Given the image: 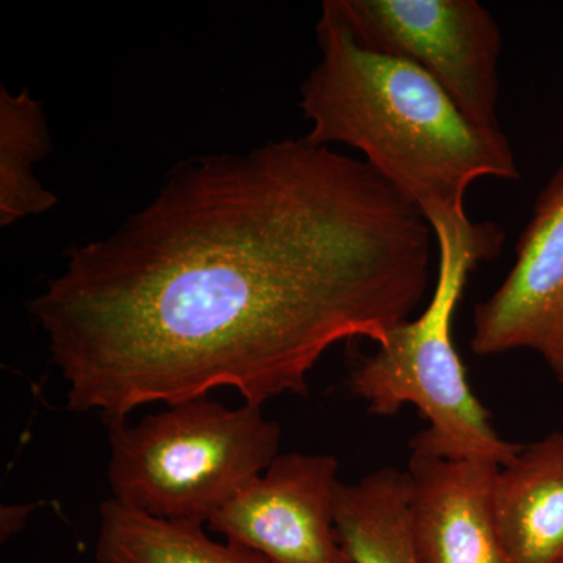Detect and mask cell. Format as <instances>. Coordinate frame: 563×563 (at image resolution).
I'll use <instances>...</instances> for the list:
<instances>
[{
    "instance_id": "obj_6",
    "label": "cell",
    "mask_w": 563,
    "mask_h": 563,
    "mask_svg": "<svg viewBox=\"0 0 563 563\" xmlns=\"http://www.w3.org/2000/svg\"><path fill=\"white\" fill-rule=\"evenodd\" d=\"M340 485L332 455L279 454L207 525L268 563H354L336 528Z\"/></svg>"
},
{
    "instance_id": "obj_1",
    "label": "cell",
    "mask_w": 563,
    "mask_h": 563,
    "mask_svg": "<svg viewBox=\"0 0 563 563\" xmlns=\"http://www.w3.org/2000/svg\"><path fill=\"white\" fill-rule=\"evenodd\" d=\"M433 257L431 224L368 163L284 139L181 163L29 310L70 410L113 424L218 388L262 407L306 391L336 343H387Z\"/></svg>"
},
{
    "instance_id": "obj_12",
    "label": "cell",
    "mask_w": 563,
    "mask_h": 563,
    "mask_svg": "<svg viewBox=\"0 0 563 563\" xmlns=\"http://www.w3.org/2000/svg\"><path fill=\"white\" fill-rule=\"evenodd\" d=\"M51 151V135L43 106L27 91L0 88V224L54 209L58 199L35 174Z\"/></svg>"
},
{
    "instance_id": "obj_7",
    "label": "cell",
    "mask_w": 563,
    "mask_h": 563,
    "mask_svg": "<svg viewBox=\"0 0 563 563\" xmlns=\"http://www.w3.org/2000/svg\"><path fill=\"white\" fill-rule=\"evenodd\" d=\"M472 350L537 351L563 384V165L537 196L512 269L474 310Z\"/></svg>"
},
{
    "instance_id": "obj_3",
    "label": "cell",
    "mask_w": 563,
    "mask_h": 563,
    "mask_svg": "<svg viewBox=\"0 0 563 563\" xmlns=\"http://www.w3.org/2000/svg\"><path fill=\"white\" fill-rule=\"evenodd\" d=\"M114 501L163 520L206 525L279 455L282 431L262 407L207 398L139 422L109 424Z\"/></svg>"
},
{
    "instance_id": "obj_9",
    "label": "cell",
    "mask_w": 563,
    "mask_h": 563,
    "mask_svg": "<svg viewBox=\"0 0 563 563\" xmlns=\"http://www.w3.org/2000/svg\"><path fill=\"white\" fill-rule=\"evenodd\" d=\"M495 512L510 563H562L563 432L521 448L499 468Z\"/></svg>"
},
{
    "instance_id": "obj_5",
    "label": "cell",
    "mask_w": 563,
    "mask_h": 563,
    "mask_svg": "<svg viewBox=\"0 0 563 563\" xmlns=\"http://www.w3.org/2000/svg\"><path fill=\"white\" fill-rule=\"evenodd\" d=\"M366 49L420 66L476 128L499 125L503 35L476 0H325Z\"/></svg>"
},
{
    "instance_id": "obj_8",
    "label": "cell",
    "mask_w": 563,
    "mask_h": 563,
    "mask_svg": "<svg viewBox=\"0 0 563 563\" xmlns=\"http://www.w3.org/2000/svg\"><path fill=\"white\" fill-rule=\"evenodd\" d=\"M499 468L412 446L406 473L418 563H510L495 512Z\"/></svg>"
},
{
    "instance_id": "obj_2",
    "label": "cell",
    "mask_w": 563,
    "mask_h": 563,
    "mask_svg": "<svg viewBox=\"0 0 563 563\" xmlns=\"http://www.w3.org/2000/svg\"><path fill=\"white\" fill-rule=\"evenodd\" d=\"M321 60L301 88L306 140L346 144L407 201L433 233L496 258L504 232L465 213L470 185L520 179L506 133L476 128L420 66L363 47L324 2L317 24Z\"/></svg>"
},
{
    "instance_id": "obj_13",
    "label": "cell",
    "mask_w": 563,
    "mask_h": 563,
    "mask_svg": "<svg viewBox=\"0 0 563 563\" xmlns=\"http://www.w3.org/2000/svg\"><path fill=\"white\" fill-rule=\"evenodd\" d=\"M562 563H563V561H562Z\"/></svg>"
},
{
    "instance_id": "obj_10",
    "label": "cell",
    "mask_w": 563,
    "mask_h": 563,
    "mask_svg": "<svg viewBox=\"0 0 563 563\" xmlns=\"http://www.w3.org/2000/svg\"><path fill=\"white\" fill-rule=\"evenodd\" d=\"M95 555L98 563H268L211 539L203 525L163 520L114 499L102 504Z\"/></svg>"
},
{
    "instance_id": "obj_4",
    "label": "cell",
    "mask_w": 563,
    "mask_h": 563,
    "mask_svg": "<svg viewBox=\"0 0 563 563\" xmlns=\"http://www.w3.org/2000/svg\"><path fill=\"white\" fill-rule=\"evenodd\" d=\"M439 244L435 288L420 317L402 322L374 354L350 374V388L369 412L390 417L406 404L429 421L412 446L444 457L477 459L504 466L520 444L503 440L466 380L455 351L453 320L470 273L487 261L483 252L435 233Z\"/></svg>"
},
{
    "instance_id": "obj_11",
    "label": "cell",
    "mask_w": 563,
    "mask_h": 563,
    "mask_svg": "<svg viewBox=\"0 0 563 563\" xmlns=\"http://www.w3.org/2000/svg\"><path fill=\"white\" fill-rule=\"evenodd\" d=\"M409 477L384 468L336 495V528L354 563H418L409 517Z\"/></svg>"
}]
</instances>
